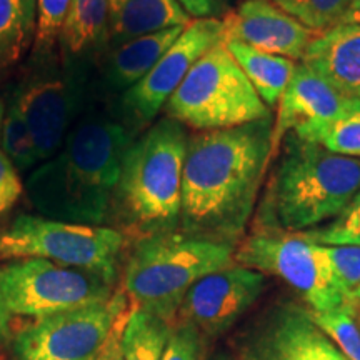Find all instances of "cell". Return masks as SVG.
Masks as SVG:
<instances>
[{"instance_id": "19", "label": "cell", "mask_w": 360, "mask_h": 360, "mask_svg": "<svg viewBox=\"0 0 360 360\" xmlns=\"http://www.w3.org/2000/svg\"><path fill=\"white\" fill-rule=\"evenodd\" d=\"M191 20L177 0H109L110 40L117 45Z\"/></svg>"}, {"instance_id": "18", "label": "cell", "mask_w": 360, "mask_h": 360, "mask_svg": "<svg viewBox=\"0 0 360 360\" xmlns=\"http://www.w3.org/2000/svg\"><path fill=\"white\" fill-rule=\"evenodd\" d=\"M186 25L170 27L117 45L103 74L105 84L117 92H127L154 69V65L179 39Z\"/></svg>"}, {"instance_id": "26", "label": "cell", "mask_w": 360, "mask_h": 360, "mask_svg": "<svg viewBox=\"0 0 360 360\" xmlns=\"http://www.w3.org/2000/svg\"><path fill=\"white\" fill-rule=\"evenodd\" d=\"M270 2L312 32L321 34L339 24L350 0H270Z\"/></svg>"}, {"instance_id": "21", "label": "cell", "mask_w": 360, "mask_h": 360, "mask_svg": "<svg viewBox=\"0 0 360 360\" xmlns=\"http://www.w3.org/2000/svg\"><path fill=\"white\" fill-rule=\"evenodd\" d=\"M224 44L265 105L269 109L277 107L294 74L295 62L257 51L238 40H224Z\"/></svg>"}, {"instance_id": "6", "label": "cell", "mask_w": 360, "mask_h": 360, "mask_svg": "<svg viewBox=\"0 0 360 360\" xmlns=\"http://www.w3.org/2000/svg\"><path fill=\"white\" fill-rule=\"evenodd\" d=\"M164 109L169 119L197 132L240 127L272 117L224 40L193 64Z\"/></svg>"}, {"instance_id": "17", "label": "cell", "mask_w": 360, "mask_h": 360, "mask_svg": "<svg viewBox=\"0 0 360 360\" xmlns=\"http://www.w3.org/2000/svg\"><path fill=\"white\" fill-rule=\"evenodd\" d=\"M300 64L345 97L360 94V25L337 24L317 34Z\"/></svg>"}, {"instance_id": "9", "label": "cell", "mask_w": 360, "mask_h": 360, "mask_svg": "<svg viewBox=\"0 0 360 360\" xmlns=\"http://www.w3.org/2000/svg\"><path fill=\"white\" fill-rule=\"evenodd\" d=\"M114 282L89 270L45 259H15L0 265V295L11 315L37 319L112 299Z\"/></svg>"}, {"instance_id": "15", "label": "cell", "mask_w": 360, "mask_h": 360, "mask_svg": "<svg viewBox=\"0 0 360 360\" xmlns=\"http://www.w3.org/2000/svg\"><path fill=\"white\" fill-rule=\"evenodd\" d=\"M222 20L224 40H238L257 51L299 62L317 35L270 0H242Z\"/></svg>"}, {"instance_id": "25", "label": "cell", "mask_w": 360, "mask_h": 360, "mask_svg": "<svg viewBox=\"0 0 360 360\" xmlns=\"http://www.w3.org/2000/svg\"><path fill=\"white\" fill-rule=\"evenodd\" d=\"M0 147L17 170L34 169L39 164V152L29 125L13 103L6 110L0 129Z\"/></svg>"}, {"instance_id": "20", "label": "cell", "mask_w": 360, "mask_h": 360, "mask_svg": "<svg viewBox=\"0 0 360 360\" xmlns=\"http://www.w3.org/2000/svg\"><path fill=\"white\" fill-rule=\"evenodd\" d=\"M110 39L109 0H72L58 45L67 58L97 52Z\"/></svg>"}, {"instance_id": "7", "label": "cell", "mask_w": 360, "mask_h": 360, "mask_svg": "<svg viewBox=\"0 0 360 360\" xmlns=\"http://www.w3.org/2000/svg\"><path fill=\"white\" fill-rule=\"evenodd\" d=\"M125 238L115 229L19 215L0 232V259H45L115 282Z\"/></svg>"}, {"instance_id": "22", "label": "cell", "mask_w": 360, "mask_h": 360, "mask_svg": "<svg viewBox=\"0 0 360 360\" xmlns=\"http://www.w3.org/2000/svg\"><path fill=\"white\" fill-rule=\"evenodd\" d=\"M37 0H0V75L34 47Z\"/></svg>"}, {"instance_id": "1", "label": "cell", "mask_w": 360, "mask_h": 360, "mask_svg": "<svg viewBox=\"0 0 360 360\" xmlns=\"http://www.w3.org/2000/svg\"><path fill=\"white\" fill-rule=\"evenodd\" d=\"M274 119L195 132L182 172L180 232L237 245L254 217L272 155Z\"/></svg>"}, {"instance_id": "10", "label": "cell", "mask_w": 360, "mask_h": 360, "mask_svg": "<svg viewBox=\"0 0 360 360\" xmlns=\"http://www.w3.org/2000/svg\"><path fill=\"white\" fill-rule=\"evenodd\" d=\"M125 310L127 295L115 292L107 302L37 319L12 339L13 360H97Z\"/></svg>"}, {"instance_id": "30", "label": "cell", "mask_w": 360, "mask_h": 360, "mask_svg": "<svg viewBox=\"0 0 360 360\" xmlns=\"http://www.w3.org/2000/svg\"><path fill=\"white\" fill-rule=\"evenodd\" d=\"M323 252L340 290L349 299L357 300L360 290V247L323 245Z\"/></svg>"}, {"instance_id": "23", "label": "cell", "mask_w": 360, "mask_h": 360, "mask_svg": "<svg viewBox=\"0 0 360 360\" xmlns=\"http://www.w3.org/2000/svg\"><path fill=\"white\" fill-rule=\"evenodd\" d=\"M294 134L328 152L360 159V97H347L334 119Z\"/></svg>"}, {"instance_id": "2", "label": "cell", "mask_w": 360, "mask_h": 360, "mask_svg": "<svg viewBox=\"0 0 360 360\" xmlns=\"http://www.w3.org/2000/svg\"><path fill=\"white\" fill-rule=\"evenodd\" d=\"M129 129L107 115L74 125L56 155L29 175L25 191L44 217L75 224H101L119 184Z\"/></svg>"}, {"instance_id": "33", "label": "cell", "mask_w": 360, "mask_h": 360, "mask_svg": "<svg viewBox=\"0 0 360 360\" xmlns=\"http://www.w3.org/2000/svg\"><path fill=\"white\" fill-rule=\"evenodd\" d=\"M127 314L122 315V317L119 319V322L115 323V327L112 328L109 340H107L105 347H103V350L101 352V355H98L97 360H124L120 339H122V328H124L125 317H127Z\"/></svg>"}, {"instance_id": "8", "label": "cell", "mask_w": 360, "mask_h": 360, "mask_svg": "<svg viewBox=\"0 0 360 360\" xmlns=\"http://www.w3.org/2000/svg\"><path fill=\"white\" fill-rule=\"evenodd\" d=\"M237 265L282 278L312 312H330L355 304L340 290L323 245L299 232L252 231L236 247Z\"/></svg>"}, {"instance_id": "37", "label": "cell", "mask_w": 360, "mask_h": 360, "mask_svg": "<svg viewBox=\"0 0 360 360\" xmlns=\"http://www.w3.org/2000/svg\"><path fill=\"white\" fill-rule=\"evenodd\" d=\"M4 117H6V107H4V102L0 101V129H2V122Z\"/></svg>"}, {"instance_id": "36", "label": "cell", "mask_w": 360, "mask_h": 360, "mask_svg": "<svg viewBox=\"0 0 360 360\" xmlns=\"http://www.w3.org/2000/svg\"><path fill=\"white\" fill-rule=\"evenodd\" d=\"M339 24L360 25V0H350L347 11H345L344 15H342Z\"/></svg>"}, {"instance_id": "11", "label": "cell", "mask_w": 360, "mask_h": 360, "mask_svg": "<svg viewBox=\"0 0 360 360\" xmlns=\"http://www.w3.org/2000/svg\"><path fill=\"white\" fill-rule=\"evenodd\" d=\"M236 360H349L314 319L294 300L265 309L237 339Z\"/></svg>"}, {"instance_id": "13", "label": "cell", "mask_w": 360, "mask_h": 360, "mask_svg": "<svg viewBox=\"0 0 360 360\" xmlns=\"http://www.w3.org/2000/svg\"><path fill=\"white\" fill-rule=\"evenodd\" d=\"M224 40V20L192 19L148 74L124 92L125 110L141 124L150 122L184 82L199 58Z\"/></svg>"}, {"instance_id": "38", "label": "cell", "mask_w": 360, "mask_h": 360, "mask_svg": "<svg viewBox=\"0 0 360 360\" xmlns=\"http://www.w3.org/2000/svg\"><path fill=\"white\" fill-rule=\"evenodd\" d=\"M215 360H236V359L231 357V355H219V357Z\"/></svg>"}, {"instance_id": "5", "label": "cell", "mask_w": 360, "mask_h": 360, "mask_svg": "<svg viewBox=\"0 0 360 360\" xmlns=\"http://www.w3.org/2000/svg\"><path fill=\"white\" fill-rule=\"evenodd\" d=\"M187 141L186 127L164 117L125 152L114 197L146 236L179 227Z\"/></svg>"}, {"instance_id": "16", "label": "cell", "mask_w": 360, "mask_h": 360, "mask_svg": "<svg viewBox=\"0 0 360 360\" xmlns=\"http://www.w3.org/2000/svg\"><path fill=\"white\" fill-rule=\"evenodd\" d=\"M347 97L304 64H295L294 74L278 101V112L272 127V155L276 159L287 134L299 132L315 124L327 122L339 114Z\"/></svg>"}, {"instance_id": "34", "label": "cell", "mask_w": 360, "mask_h": 360, "mask_svg": "<svg viewBox=\"0 0 360 360\" xmlns=\"http://www.w3.org/2000/svg\"><path fill=\"white\" fill-rule=\"evenodd\" d=\"M192 19H207L214 17L217 12V2L215 0H177Z\"/></svg>"}, {"instance_id": "12", "label": "cell", "mask_w": 360, "mask_h": 360, "mask_svg": "<svg viewBox=\"0 0 360 360\" xmlns=\"http://www.w3.org/2000/svg\"><path fill=\"white\" fill-rule=\"evenodd\" d=\"M264 290V274L233 264L193 283L175 321L192 323L207 339H215L227 334L257 304Z\"/></svg>"}, {"instance_id": "35", "label": "cell", "mask_w": 360, "mask_h": 360, "mask_svg": "<svg viewBox=\"0 0 360 360\" xmlns=\"http://www.w3.org/2000/svg\"><path fill=\"white\" fill-rule=\"evenodd\" d=\"M11 319L12 315L7 310L6 304H4L2 295H0V344L11 339Z\"/></svg>"}, {"instance_id": "27", "label": "cell", "mask_w": 360, "mask_h": 360, "mask_svg": "<svg viewBox=\"0 0 360 360\" xmlns=\"http://www.w3.org/2000/svg\"><path fill=\"white\" fill-rule=\"evenodd\" d=\"M327 335L339 345L349 360H360V327L355 319V304L330 310V312H312Z\"/></svg>"}, {"instance_id": "32", "label": "cell", "mask_w": 360, "mask_h": 360, "mask_svg": "<svg viewBox=\"0 0 360 360\" xmlns=\"http://www.w3.org/2000/svg\"><path fill=\"white\" fill-rule=\"evenodd\" d=\"M22 193H24V186L19 170L0 147V214L12 209Z\"/></svg>"}, {"instance_id": "4", "label": "cell", "mask_w": 360, "mask_h": 360, "mask_svg": "<svg viewBox=\"0 0 360 360\" xmlns=\"http://www.w3.org/2000/svg\"><path fill=\"white\" fill-rule=\"evenodd\" d=\"M236 247L182 232L143 236L125 265V295L132 307L174 323L193 283L236 264Z\"/></svg>"}, {"instance_id": "39", "label": "cell", "mask_w": 360, "mask_h": 360, "mask_svg": "<svg viewBox=\"0 0 360 360\" xmlns=\"http://www.w3.org/2000/svg\"><path fill=\"white\" fill-rule=\"evenodd\" d=\"M359 97H360V94H359Z\"/></svg>"}, {"instance_id": "28", "label": "cell", "mask_w": 360, "mask_h": 360, "mask_svg": "<svg viewBox=\"0 0 360 360\" xmlns=\"http://www.w3.org/2000/svg\"><path fill=\"white\" fill-rule=\"evenodd\" d=\"M319 245L360 247V191L340 215L321 227L299 232Z\"/></svg>"}, {"instance_id": "29", "label": "cell", "mask_w": 360, "mask_h": 360, "mask_svg": "<svg viewBox=\"0 0 360 360\" xmlns=\"http://www.w3.org/2000/svg\"><path fill=\"white\" fill-rule=\"evenodd\" d=\"M72 0H37L34 53L45 56L58 44Z\"/></svg>"}, {"instance_id": "3", "label": "cell", "mask_w": 360, "mask_h": 360, "mask_svg": "<svg viewBox=\"0 0 360 360\" xmlns=\"http://www.w3.org/2000/svg\"><path fill=\"white\" fill-rule=\"evenodd\" d=\"M265 182L254 231L305 232L334 220L360 191V159L344 157L294 132L283 137Z\"/></svg>"}, {"instance_id": "14", "label": "cell", "mask_w": 360, "mask_h": 360, "mask_svg": "<svg viewBox=\"0 0 360 360\" xmlns=\"http://www.w3.org/2000/svg\"><path fill=\"white\" fill-rule=\"evenodd\" d=\"M13 105L29 125L39 159L49 160L64 146L80 107V84L57 70L37 72L19 85Z\"/></svg>"}, {"instance_id": "24", "label": "cell", "mask_w": 360, "mask_h": 360, "mask_svg": "<svg viewBox=\"0 0 360 360\" xmlns=\"http://www.w3.org/2000/svg\"><path fill=\"white\" fill-rule=\"evenodd\" d=\"M170 330L172 323L132 307L125 317L120 339L124 360H162Z\"/></svg>"}, {"instance_id": "31", "label": "cell", "mask_w": 360, "mask_h": 360, "mask_svg": "<svg viewBox=\"0 0 360 360\" xmlns=\"http://www.w3.org/2000/svg\"><path fill=\"white\" fill-rule=\"evenodd\" d=\"M207 337L188 322L172 323L162 360H204Z\"/></svg>"}]
</instances>
